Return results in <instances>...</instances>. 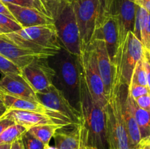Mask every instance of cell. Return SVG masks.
Listing matches in <instances>:
<instances>
[{
	"instance_id": "1",
	"label": "cell",
	"mask_w": 150,
	"mask_h": 149,
	"mask_svg": "<svg viewBox=\"0 0 150 149\" xmlns=\"http://www.w3.org/2000/svg\"><path fill=\"white\" fill-rule=\"evenodd\" d=\"M79 110L88 131V145L98 149H108L105 108L92 98L81 67Z\"/></svg>"
},
{
	"instance_id": "2",
	"label": "cell",
	"mask_w": 150,
	"mask_h": 149,
	"mask_svg": "<svg viewBox=\"0 0 150 149\" xmlns=\"http://www.w3.org/2000/svg\"><path fill=\"white\" fill-rule=\"evenodd\" d=\"M4 35L18 46L42 58L54 56L62 48L54 24L22 28Z\"/></svg>"
},
{
	"instance_id": "3",
	"label": "cell",
	"mask_w": 150,
	"mask_h": 149,
	"mask_svg": "<svg viewBox=\"0 0 150 149\" xmlns=\"http://www.w3.org/2000/svg\"><path fill=\"white\" fill-rule=\"evenodd\" d=\"M122 86L111 85L105 106L108 149H130L122 112Z\"/></svg>"
},
{
	"instance_id": "4",
	"label": "cell",
	"mask_w": 150,
	"mask_h": 149,
	"mask_svg": "<svg viewBox=\"0 0 150 149\" xmlns=\"http://www.w3.org/2000/svg\"><path fill=\"white\" fill-rule=\"evenodd\" d=\"M48 11L54 20L62 47L70 53L79 56L81 51L80 37L72 0H61L50 7Z\"/></svg>"
},
{
	"instance_id": "5",
	"label": "cell",
	"mask_w": 150,
	"mask_h": 149,
	"mask_svg": "<svg viewBox=\"0 0 150 149\" xmlns=\"http://www.w3.org/2000/svg\"><path fill=\"white\" fill-rule=\"evenodd\" d=\"M144 47L132 32L118 47L112 61L111 85L128 87L136 64L143 57Z\"/></svg>"
},
{
	"instance_id": "6",
	"label": "cell",
	"mask_w": 150,
	"mask_h": 149,
	"mask_svg": "<svg viewBox=\"0 0 150 149\" xmlns=\"http://www.w3.org/2000/svg\"><path fill=\"white\" fill-rule=\"evenodd\" d=\"M57 57V70L56 75L59 81L65 97L72 105V102L79 107V88H80V65L78 56L73 55L62 48L56 55Z\"/></svg>"
},
{
	"instance_id": "7",
	"label": "cell",
	"mask_w": 150,
	"mask_h": 149,
	"mask_svg": "<svg viewBox=\"0 0 150 149\" xmlns=\"http://www.w3.org/2000/svg\"><path fill=\"white\" fill-rule=\"evenodd\" d=\"M78 59L92 98L100 106L105 108L108 97L105 93L103 83L98 70L96 53L92 43L81 48Z\"/></svg>"
},
{
	"instance_id": "8",
	"label": "cell",
	"mask_w": 150,
	"mask_h": 149,
	"mask_svg": "<svg viewBox=\"0 0 150 149\" xmlns=\"http://www.w3.org/2000/svg\"><path fill=\"white\" fill-rule=\"evenodd\" d=\"M94 39H103L113 61L118 48V26L114 13L112 0H100ZM92 40V41H93Z\"/></svg>"
},
{
	"instance_id": "9",
	"label": "cell",
	"mask_w": 150,
	"mask_h": 149,
	"mask_svg": "<svg viewBox=\"0 0 150 149\" xmlns=\"http://www.w3.org/2000/svg\"><path fill=\"white\" fill-rule=\"evenodd\" d=\"M80 37L81 48L93 40L100 0H72Z\"/></svg>"
},
{
	"instance_id": "10",
	"label": "cell",
	"mask_w": 150,
	"mask_h": 149,
	"mask_svg": "<svg viewBox=\"0 0 150 149\" xmlns=\"http://www.w3.org/2000/svg\"><path fill=\"white\" fill-rule=\"evenodd\" d=\"M21 75L36 93H44L54 85L56 75L48 58L38 57L21 69Z\"/></svg>"
},
{
	"instance_id": "11",
	"label": "cell",
	"mask_w": 150,
	"mask_h": 149,
	"mask_svg": "<svg viewBox=\"0 0 150 149\" xmlns=\"http://www.w3.org/2000/svg\"><path fill=\"white\" fill-rule=\"evenodd\" d=\"M38 101L51 110L59 112L68 118L72 124L79 125L81 124L80 111L70 104L61 90L53 85L49 90L44 93H37Z\"/></svg>"
},
{
	"instance_id": "12",
	"label": "cell",
	"mask_w": 150,
	"mask_h": 149,
	"mask_svg": "<svg viewBox=\"0 0 150 149\" xmlns=\"http://www.w3.org/2000/svg\"><path fill=\"white\" fill-rule=\"evenodd\" d=\"M4 115L13 120L15 124L25 127L26 130L33 127L48 124L61 125L63 127L74 125L68 118L61 115H50L42 112L21 110H7L5 111Z\"/></svg>"
},
{
	"instance_id": "13",
	"label": "cell",
	"mask_w": 150,
	"mask_h": 149,
	"mask_svg": "<svg viewBox=\"0 0 150 149\" xmlns=\"http://www.w3.org/2000/svg\"><path fill=\"white\" fill-rule=\"evenodd\" d=\"M114 13L118 26V47L125 40L127 34L133 32L136 4L130 0H112Z\"/></svg>"
},
{
	"instance_id": "14",
	"label": "cell",
	"mask_w": 150,
	"mask_h": 149,
	"mask_svg": "<svg viewBox=\"0 0 150 149\" xmlns=\"http://www.w3.org/2000/svg\"><path fill=\"white\" fill-rule=\"evenodd\" d=\"M0 91L15 97L40 102L37 97V93L21 74L4 75L0 80Z\"/></svg>"
},
{
	"instance_id": "15",
	"label": "cell",
	"mask_w": 150,
	"mask_h": 149,
	"mask_svg": "<svg viewBox=\"0 0 150 149\" xmlns=\"http://www.w3.org/2000/svg\"><path fill=\"white\" fill-rule=\"evenodd\" d=\"M4 4L12 13L15 20L22 28L54 24V20L51 16L44 14L35 9L20 7L10 3Z\"/></svg>"
},
{
	"instance_id": "16",
	"label": "cell",
	"mask_w": 150,
	"mask_h": 149,
	"mask_svg": "<svg viewBox=\"0 0 150 149\" xmlns=\"http://www.w3.org/2000/svg\"><path fill=\"white\" fill-rule=\"evenodd\" d=\"M0 55L14 63L21 70L35 58L40 57L31 51L18 46L6 37L4 34H0Z\"/></svg>"
},
{
	"instance_id": "17",
	"label": "cell",
	"mask_w": 150,
	"mask_h": 149,
	"mask_svg": "<svg viewBox=\"0 0 150 149\" xmlns=\"http://www.w3.org/2000/svg\"><path fill=\"white\" fill-rule=\"evenodd\" d=\"M91 43L96 53L98 70L103 83L105 93L108 96L112 83V62L103 39H94Z\"/></svg>"
},
{
	"instance_id": "18",
	"label": "cell",
	"mask_w": 150,
	"mask_h": 149,
	"mask_svg": "<svg viewBox=\"0 0 150 149\" xmlns=\"http://www.w3.org/2000/svg\"><path fill=\"white\" fill-rule=\"evenodd\" d=\"M1 98L3 105L7 110H21L29 111V112H42V113L50 114V115H61L59 112L51 110L46 107L38 102L22 99V98L15 97L10 95L6 94L0 91Z\"/></svg>"
},
{
	"instance_id": "19",
	"label": "cell",
	"mask_w": 150,
	"mask_h": 149,
	"mask_svg": "<svg viewBox=\"0 0 150 149\" xmlns=\"http://www.w3.org/2000/svg\"><path fill=\"white\" fill-rule=\"evenodd\" d=\"M57 149H78L79 143V124L60 128L54 137Z\"/></svg>"
},
{
	"instance_id": "20",
	"label": "cell",
	"mask_w": 150,
	"mask_h": 149,
	"mask_svg": "<svg viewBox=\"0 0 150 149\" xmlns=\"http://www.w3.org/2000/svg\"><path fill=\"white\" fill-rule=\"evenodd\" d=\"M122 112L125 125L130 142V149H136L142 140V136L139 126L133 116V112L126 97L122 101Z\"/></svg>"
},
{
	"instance_id": "21",
	"label": "cell",
	"mask_w": 150,
	"mask_h": 149,
	"mask_svg": "<svg viewBox=\"0 0 150 149\" xmlns=\"http://www.w3.org/2000/svg\"><path fill=\"white\" fill-rule=\"evenodd\" d=\"M126 99L128 101L133 116L140 130L142 139L150 136V112L139 108L134 99L127 93Z\"/></svg>"
},
{
	"instance_id": "22",
	"label": "cell",
	"mask_w": 150,
	"mask_h": 149,
	"mask_svg": "<svg viewBox=\"0 0 150 149\" xmlns=\"http://www.w3.org/2000/svg\"><path fill=\"white\" fill-rule=\"evenodd\" d=\"M64 127L61 125H54V124H48V125H41L33 127L29 129L28 131L33 134L35 137L43 143L45 145H49L50 140L54 137L56 131L60 128Z\"/></svg>"
},
{
	"instance_id": "23",
	"label": "cell",
	"mask_w": 150,
	"mask_h": 149,
	"mask_svg": "<svg viewBox=\"0 0 150 149\" xmlns=\"http://www.w3.org/2000/svg\"><path fill=\"white\" fill-rule=\"evenodd\" d=\"M27 131L25 127L14 124L6 129L0 134V144L13 143L15 140L21 138L24 132Z\"/></svg>"
},
{
	"instance_id": "24",
	"label": "cell",
	"mask_w": 150,
	"mask_h": 149,
	"mask_svg": "<svg viewBox=\"0 0 150 149\" xmlns=\"http://www.w3.org/2000/svg\"><path fill=\"white\" fill-rule=\"evenodd\" d=\"M149 13L144 7L136 4V18H135L134 27L133 33L139 40L142 39V32L144 29Z\"/></svg>"
},
{
	"instance_id": "25",
	"label": "cell",
	"mask_w": 150,
	"mask_h": 149,
	"mask_svg": "<svg viewBox=\"0 0 150 149\" xmlns=\"http://www.w3.org/2000/svg\"><path fill=\"white\" fill-rule=\"evenodd\" d=\"M4 3H10L23 7L35 9L45 15L51 16L48 9L41 0H1Z\"/></svg>"
},
{
	"instance_id": "26",
	"label": "cell",
	"mask_w": 150,
	"mask_h": 149,
	"mask_svg": "<svg viewBox=\"0 0 150 149\" xmlns=\"http://www.w3.org/2000/svg\"><path fill=\"white\" fill-rule=\"evenodd\" d=\"M130 83L147 86L146 72H145L144 66L143 58L139 60L137 62V64H136V67H135L134 70H133V74H132Z\"/></svg>"
},
{
	"instance_id": "27",
	"label": "cell",
	"mask_w": 150,
	"mask_h": 149,
	"mask_svg": "<svg viewBox=\"0 0 150 149\" xmlns=\"http://www.w3.org/2000/svg\"><path fill=\"white\" fill-rule=\"evenodd\" d=\"M23 149H45V145L43 143L31 134L29 131H26L21 137Z\"/></svg>"
},
{
	"instance_id": "28",
	"label": "cell",
	"mask_w": 150,
	"mask_h": 149,
	"mask_svg": "<svg viewBox=\"0 0 150 149\" xmlns=\"http://www.w3.org/2000/svg\"><path fill=\"white\" fill-rule=\"evenodd\" d=\"M0 72L4 75L10 74H21V70L14 63L0 55Z\"/></svg>"
},
{
	"instance_id": "29",
	"label": "cell",
	"mask_w": 150,
	"mask_h": 149,
	"mask_svg": "<svg viewBox=\"0 0 150 149\" xmlns=\"http://www.w3.org/2000/svg\"><path fill=\"white\" fill-rule=\"evenodd\" d=\"M0 28L7 34L20 30L22 26L17 21L0 13Z\"/></svg>"
},
{
	"instance_id": "30",
	"label": "cell",
	"mask_w": 150,
	"mask_h": 149,
	"mask_svg": "<svg viewBox=\"0 0 150 149\" xmlns=\"http://www.w3.org/2000/svg\"><path fill=\"white\" fill-rule=\"evenodd\" d=\"M127 92L133 99H136L140 96L150 93L147 86H141V85L130 83L127 88Z\"/></svg>"
},
{
	"instance_id": "31",
	"label": "cell",
	"mask_w": 150,
	"mask_h": 149,
	"mask_svg": "<svg viewBox=\"0 0 150 149\" xmlns=\"http://www.w3.org/2000/svg\"><path fill=\"white\" fill-rule=\"evenodd\" d=\"M78 149H98L88 145V131L82 121L79 124V143Z\"/></svg>"
},
{
	"instance_id": "32",
	"label": "cell",
	"mask_w": 150,
	"mask_h": 149,
	"mask_svg": "<svg viewBox=\"0 0 150 149\" xmlns=\"http://www.w3.org/2000/svg\"><path fill=\"white\" fill-rule=\"evenodd\" d=\"M141 42L146 49L150 51V14L149 13L146 18L144 29L142 32V39Z\"/></svg>"
},
{
	"instance_id": "33",
	"label": "cell",
	"mask_w": 150,
	"mask_h": 149,
	"mask_svg": "<svg viewBox=\"0 0 150 149\" xmlns=\"http://www.w3.org/2000/svg\"><path fill=\"white\" fill-rule=\"evenodd\" d=\"M143 63L144 66L145 72H146V82H147V87L150 91V51L144 48L143 55Z\"/></svg>"
},
{
	"instance_id": "34",
	"label": "cell",
	"mask_w": 150,
	"mask_h": 149,
	"mask_svg": "<svg viewBox=\"0 0 150 149\" xmlns=\"http://www.w3.org/2000/svg\"><path fill=\"white\" fill-rule=\"evenodd\" d=\"M134 100L139 108L150 112V93L140 96Z\"/></svg>"
},
{
	"instance_id": "35",
	"label": "cell",
	"mask_w": 150,
	"mask_h": 149,
	"mask_svg": "<svg viewBox=\"0 0 150 149\" xmlns=\"http://www.w3.org/2000/svg\"><path fill=\"white\" fill-rule=\"evenodd\" d=\"M14 121L12 119H10L8 117L5 116V115L3 114L1 117H0V134L3 131L6 129L7 128H8L9 127L12 126L13 124H14Z\"/></svg>"
},
{
	"instance_id": "36",
	"label": "cell",
	"mask_w": 150,
	"mask_h": 149,
	"mask_svg": "<svg viewBox=\"0 0 150 149\" xmlns=\"http://www.w3.org/2000/svg\"><path fill=\"white\" fill-rule=\"evenodd\" d=\"M0 13H1V14L7 16V17L13 19V20H15L14 17L13 16V15H12V13H10V11L9 10V9L7 8V7L6 6V4H4L3 1H1V0H0Z\"/></svg>"
},
{
	"instance_id": "37",
	"label": "cell",
	"mask_w": 150,
	"mask_h": 149,
	"mask_svg": "<svg viewBox=\"0 0 150 149\" xmlns=\"http://www.w3.org/2000/svg\"><path fill=\"white\" fill-rule=\"evenodd\" d=\"M136 149H150V136L142 138Z\"/></svg>"
},
{
	"instance_id": "38",
	"label": "cell",
	"mask_w": 150,
	"mask_h": 149,
	"mask_svg": "<svg viewBox=\"0 0 150 149\" xmlns=\"http://www.w3.org/2000/svg\"><path fill=\"white\" fill-rule=\"evenodd\" d=\"M135 4L144 7L150 14V0H137Z\"/></svg>"
},
{
	"instance_id": "39",
	"label": "cell",
	"mask_w": 150,
	"mask_h": 149,
	"mask_svg": "<svg viewBox=\"0 0 150 149\" xmlns=\"http://www.w3.org/2000/svg\"><path fill=\"white\" fill-rule=\"evenodd\" d=\"M10 149H23V144H22L21 138L15 140V141L12 143Z\"/></svg>"
},
{
	"instance_id": "40",
	"label": "cell",
	"mask_w": 150,
	"mask_h": 149,
	"mask_svg": "<svg viewBox=\"0 0 150 149\" xmlns=\"http://www.w3.org/2000/svg\"><path fill=\"white\" fill-rule=\"evenodd\" d=\"M41 1H42V3L44 4V5L46 7V8L48 9V10H49L50 7H51L53 5L57 4L58 2H59L61 0H41Z\"/></svg>"
},
{
	"instance_id": "41",
	"label": "cell",
	"mask_w": 150,
	"mask_h": 149,
	"mask_svg": "<svg viewBox=\"0 0 150 149\" xmlns=\"http://www.w3.org/2000/svg\"><path fill=\"white\" fill-rule=\"evenodd\" d=\"M12 144V143H11ZM11 144L10 143H4V144H0V149H10Z\"/></svg>"
},
{
	"instance_id": "42",
	"label": "cell",
	"mask_w": 150,
	"mask_h": 149,
	"mask_svg": "<svg viewBox=\"0 0 150 149\" xmlns=\"http://www.w3.org/2000/svg\"><path fill=\"white\" fill-rule=\"evenodd\" d=\"M0 110H5V111H6L5 108H4V105H3L2 100H1V93H0Z\"/></svg>"
},
{
	"instance_id": "43",
	"label": "cell",
	"mask_w": 150,
	"mask_h": 149,
	"mask_svg": "<svg viewBox=\"0 0 150 149\" xmlns=\"http://www.w3.org/2000/svg\"><path fill=\"white\" fill-rule=\"evenodd\" d=\"M45 149H57V148L53 147V146H51V145H48L45 146Z\"/></svg>"
},
{
	"instance_id": "44",
	"label": "cell",
	"mask_w": 150,
	"mask_h": 149,
	"mask_svg": "<svg viewBox=\"0 0 150 149\" xmlns=\"http://www.w3.org/2000/svg\"><path fill=\"white\" fill-rule=\"evenodd\" d=\"M5 112V110H0V117L3 115V114Z\"/></svg>"
},
{
	"instance_id": "45",
	"label": "cell",
	"mask_w": 150,
	"mask_h": 149,
	"mask_svg": "<svg viewBox=\"0 0 150 149\" xmlns=\"http://www.w3.org/2000/svg\"><path fill=\"white\" fill-rule=\"evenodd\" d=\"M6 34V32H4L2 29H1V28H0V34Z\"/></svg>"
},
{
	"instance_id": "46",
	"label": "cell",
	"mask_w": 150,
	"mask_h": 149,
	"mask_svg": "<svg viewBox=\"0 0 150 149\" xmlns=\"http://www.w3.org/2000/svg\"><path fill=\"white\" fill-rule=\"evenodd\" d=\"M130 1H133V2H134V3H135V2H136V1H137V0H130Z\"/></svg>"
}]
</instances>
